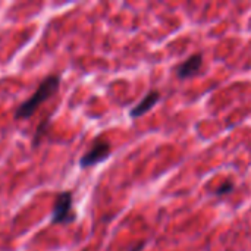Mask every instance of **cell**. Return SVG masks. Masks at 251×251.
<instances>
[{
    "label": "cell",
    "mask_w": 251,
    "mask_h": 251,
    "mask_svg": "<svg viewBox=\"0 0 251 251\" xmlns=\"http://www.w3.org/2000/svg\"><path fill=\"white\" fill-rule=\"evenodd\" d=\"M232 188H234V184H232L231 181H226V182H224V184L216 190V194H218V196H225V194L231 193Z\"/></svg>",
    "instance_id": "obj_7"
},
{
    "label": "cell",
    "mask_w": 251,
    "mask_h": 251,
    "mask_svg": "<svg viewBox=\"0 0 251 251\" xmlns=\"http://www.w3.org/2000/svg\"><path fill=\"white\" fill-rule=\"evenodd\" d=\"M143 247H144V243H140V244L134 246V249H132L131 251H141L143 250Z\"/></svg>",
    "instance_id": "obj_8"
},
{
    "label": "cell",
    "mask_w": 251,
    "mask_h": 251,
    "mask_svg": "<svg viewBox=\"0 0 251 251\" xmlns=\"http://www.w3.org/2000/svg\"><path fill=\"white\" fill-rule=\"evenodd\" d=\"M75 212H74V201H72V193L63 191L57 194L53 212H51V224L54 225H63V224H72L75 221Z\"/></svg>",
    "instance_id": "obj_2"
},
{
    "label": "cell",
    "mask_w": 251,
    "mask_h": 251,
    "mask_svg": "<svg viewBox=\"0 0 251 251\" xmlns=\"http://www.w3.org/2000/svg\"><path fill=\"white\" fill-rule=\"evenodd\" d=\"M59 85H60V78L57 75H49V76H46L40 82V85L34 91V94L26 101H24L22 104H19V107L15 112V119H28L38 109V106L43 101H46L47 99H50L57 91Z\"/></svg>",
    "instance_id": "obj_1"
},
{
    "label": "cell",
    "mask_w": 251,
    "mask_h": 251,
    "mask_svg": "<svg viewBox=\"0 0 251 251\" xmlns=\"http://www.w3.org/2000/svg\"><path fill=\"white\" fill-rule=\"evenodd\" d=\"M160 99V93L159 91H150L149 94H146V97L131 110V118H140L143 115H146L149 110L153 109V106L159 101Z\"/></svg>",
    "instance_id": "obj_5"
},
{
    "label": "cell",
    "mask_w": 251,
    "mask_h": 251,
    "mask_svg": "<svg viewBox=\"0 0 251 251\" xmlns=\"http://www.w3.org/2000/svg\"><path fill=\"white\" fill-rule=\"evenodd\" d=\"M47 124H49V119H47V121H43V122L38 125V128H37V131H35V135H34V140H32V146H37V144L40 143V138H41V135L44 134V131H46V128H47Z\"/></svg>",
    "instance_id": "obj_6"
},
{
    "label": "cell",
    "mask_w": 251,
    "mask_h": 251,
    "mask_svg": "<svg viewBox=\"0 0 251 251\" xmlns=\"http://www.w3.org/2000/svg\"><path fill=\"white\" fill-rule=\"evenodd\" d=\"M110 156V144L107 141L103 140H97L93 147L81 157L79 165L81 168H88V166H94L103 160H106Z\"/></svg>",
    "instance_id": "obj_3"
},
{
    "label": "cell",
    "mask_w": 251,
    "mask_h": 251,
    "mask_svg": "<svg viewBox=\"0 0 251 251\" xmlns=\"http://www.w3.org/2000/svg\"><path fill=\"white\" fill-rule=\"evenodd\" d=\"M201 65H203V56H201L200 53L193 54V56H190L185 62H182V63L178 66L176 74H178V76L182 78V79L190 78V76H193L194 74H197V72L200 71Z\"/></svg>",
    "instance_id": "obj_4"
}]
</instances>
